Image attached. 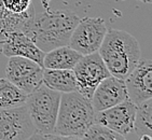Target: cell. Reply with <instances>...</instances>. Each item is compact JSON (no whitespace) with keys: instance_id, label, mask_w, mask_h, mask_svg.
<instances>
[{"instance_id":"cell-1","label":"cell","mask_w":152,"mask_h":140,"mask_svg":"<svg viewBox=\"0 0 152 140\" xmlns=\"http://www.w3.org/2000/svg\"><path fill=\"white\" fill-rule=\"evenodd\" d=\"M80 18L68 10L44 11L36 14L24 25L22 31L37 47L47 53L61 45H68L69 39Z\"/></svg>"},{"instance_id":"cell-2","label":"cell","mask_w":152,"mask_h":140,"mask_svg":"<svg viewBox=\"0 0 152 140\" xmlns=\"http://www.w3.org/2000/svg\"><path fill=\"white\" fill-rule=\"evenodd\" d=\"M97 52L105 63L111 76L125 79L141 56L140 47L134 36L125 30H107Z\"/></svg>"},{"instance_id":"cell-3","label":"cell","mask_w":152,"mask_h":140,"mask_svg":"<svg viewBox=\"0 0 152 140\" xmlns=\"http://www.w3.org/2000/svg\"><path fill=\"white\" fill-rule=\"evenodd\" d=\"M95 111L91 99L79 93H61L54 134L66 139H80L94 123Z\"/></svg>"},{"instance_id":"cell-4","label":"cell","mask_w":152,"mask_h":140,"mask_svg":"<svg viewBox=\"0 0 152 140\" xmlns=\"http://www.w3.org/2000/svg\"><path fill=\"white\" fill-rule=\"evenodd\" d=\"M61 93L48 88L42 83L32 93L28 94L26 107L28 109L30 120L35 127V134L31 138L59 139V136L54 134L59 100Z\"/></svg>"},{"instance_id":"cell-5","label":"cell","mask_w":152,"mask_h":140,"mask_svg":"<svg viewBox=\"0 0 152 140\" xmlns=\"http://www.w3.org/2000/svg\"><path fill=\"white\" fill-rule=\"evenodd\" d=\"M72 70L76 77L77 92L88 99L92 98L97 85L110 76L98 52L83 55Z\"/></svg>"},{"instance_id":"cell-6","label":"cell","mask_w":152,"mask_h":140,"mask_svg":"<svg viewBox=\"0 0 152 140\" xmlns=\"http://www.w3.org/2000/svg\"><path fill=\"white\" fill-rule=\"evenodd\" d=\"M108 28L100 18H80L69 39L68 45L82 55L97 52Z\"/></svg>"},{"instance_id":"cell-7","label":"cell","mask_w":152,"mask_h":140,"mask_svg":"<svg viewBox=\"0 0 152 140\" xmlns=\"http://www.w3.org/2000/svg\"><path fill=\"white\" fill-rule=\"evenodd\" d=\"M43 67L35 61L22 56L9 57L6 78L26 94L32 93L42 84Z\"/></svg>"},{"instance_id":"cell-8","label":"cell","mask_w":152,"mask_h":140,"mask_svg":"<svg viewBox=\"0 0 152 140\" xmlns=\"http://www.w3.org/2000/svg\"><path fill=\"white\" fill-rule=\"evenodd\" d=\"M34 134L35 127L26 105L0 109V140L30 139Z\"/></svg>"},{"instance_id":"cell-9","label":"cell","mask_w":152,"mask_h":140,"mask_svg":"<svg viewBox=\"0 0 152 140\" xmlns=\"http://www.w3.org/2000/svg\"><path fill=\"white\" fill-rule=\"evenodd\" d=\"M137 105L134 104L129 97L106 110L95 112L94 123H99L107 126L123 137L134 133V120Z\"/></svg>"},{"instance_id":"cell-10","label":"cell","mask_w":152,"mask_h":140,"mask_svg":"<svg viewBox=\"0 0 152 140\" xmlns=\"http://www.w3.org/2000/svg\"><path fill=\"white\" fill-rule=\"evenodd\" d=\"M127 96L138 105L152 96V61L150 59L139 61L125 79Z\"/></svg>"},{"instance_id":"cell-11","label":"cell","mask_w":152,"mask_h":140,"mask_svg":"<svg viewBox=\"0 0 152 140\" xmlns=\"http://www.w3.org/2000/svg\"><path fill=\"white\" fill-rule=\"evenodd\" d=\"M127 97L125 81L110 74L96 86L91 102L94 111L98 112L120 104Z\"/></svg>"},{"instance_id":"cell-12","label":"cell","mask_w":152,"mask_h":140,"mask_svg":"<svg viewBox=\"0 0 152 140\" xmlns=\"http://www.w3.org/2000/svg\"><path fill=\"white\" fill-rule=\"evenodd\" d=\"M0 54L12 57V56H22L35 61L42 66L43 57L45 52L40 50L34 41L27 37L23 31L16 30L7 34L0 40ZM43 67V66H42Z\"/></svg>"},{"instance_id":"cell-13","label":"cell","mask_w":152,"mask_h":140,"mask_svg":"<svg viewBox=\"0 0 152 140\" xmlns=\"http://www.w3.org/2000/svg\"><path fill=\"white\" fill-rule=\"evenodd\" d=\"M82 56V54L71 49L69 45H61L48 51L44 54L42 66L48 69L72 70Z\"/></svg>"},{"instance_id":"cell-14","label":"cell","mask_w":152,"mask_h":140,"mask_svg":"<svg viewBox=\"0 0 152 140\" xmlns=\"http://www.w3.org/2000/svg\"><path fill=\"white\" fill-rule=\"evenodd\" d=\"M42 83L59 93L77 90L76 77L71 69H48L43 68Z\"/></svg>"},{"instance_id":"cell-15","label":"cell","mask_w":152,"mask_h":140,"mask_svg":"<svg viewBox=\"0 0 152 140\" xmlns=\"http://www.w3.org/2000/svg\"><path fill=\"white\" fill-rule=\"evenodd\" d=\"M35 15V8L34 6L29 10L24 13L16 14L12 13L2 6L0 0V39L3 38L7 34L11 31L20 30L22 31L24 25Z\"/></svg>"},{"instance_id":"cell-16","label":"cell","mask_w":152,"mask_h":140,"mask_svg":"<svg viewBox=\"0 0 152 140\" xmlns=\"http://www.w3.org/2000/svg\"><path fill=\"white\" fill-rule=\"evenodd\" d=\"M134 131L140 140H152V99L137 105L134 120Z\"/></svg>"},{"instance_id":"cell-17","label":"cell","mask_w":152,"mask_h":140,"mask_svg":"<svg viewBox=\"0 0 152 140\" xmlns=\"http://www.w3.org/2000/svg\"><path fill=\"white\" fill-rule=\"evenodd\" d=\"M28 94L18 88L7 78L0 79V109L16 108L26 105Z\"/></svg>"},{"instance_id":"cell-18","label":"cell","mask_w":152,"mask_h":140,"mask_svg":"<svg viewBox=\"0 0 152 140\" xmlns=\"http://www.w3.org/2000/svg\"><path fill=\"white\" fill-rule=\"evenodd\" d=\"M80 139H106V140H123L125 138L122 135L118 134L117 131H112L107 126L93 123L88 126Z\"/></svg>"},{"instance_id":"cell-19","label":"cell","mask_w":152,"mask_h":140,"mask_svg":"<svg viewBox=\"0 0 152 140\" xmlns=\"http://www.w3.org/2000/svg\"><path fill=\"white\" fill-rule=\"evenodd\" d=\"M2 6L12 13L20 14L32 7L31 0H1Z\"/></svg>"},{"instance_id":"cell-20","label":"cell","mask_w":152,"mask_h":140,"mask_svg":"<svg viewBox=\"0 0 152 140\" xmlns=\"http://www.w3.org/2000/svg\"><path fill=\"white\" fill-rule=\"evenodd\" d=\"M138 1H140V2H145V3H151L152 0H138Z\"/></svg>"}]
</instances>
